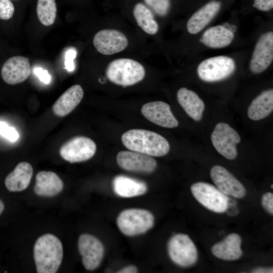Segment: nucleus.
Masks as SVG:
<instances>
[{
  "mask_svg": "<svg viewBox=\"0 0 273 273\" xmlns=\"http://www.w3.org/2000/svg\"><path fill=\"white\" fill-rule=\"evenodd\" d=\"M121 141L129 150L150 156H164L170 149L168 142L163 136L145 129L129 130L122 135Z\"/></svg>",
  "mask_w": 273,
  "mask_h": 273,
  "instance_id": "nucleus-1",
  "label": "nucleus"
},
{
  "mask_svg": "<svg viewBox=\"0 0 273 273\" xmlns=\"http://www.w3.org/2000/svg\"><path fill=\"white\" fill-rule=\"evenodd\" d=\"M63 255L61 241L55 235L44 234L34 246L33 256L38 273H55L58 270Z\"/></svg>",
  "mask_w": 273,
  "mask_h": 273,
  "instance_id": "nucleus-2",
  "label": "nucleus"
},
{
  "mask_svg": "<svg viewBox=\"0 0 273 273\" xmlns=\"http://www.w3.org/2000/svg\"><path fill=\"white\" fill-rule=\"evenodd\" d=\"M144 67L139 62L128 58H119L107 66L106 74L112 82L122 86H129L142 81L145 77Z\"/></svg>",
  "mask_w": 273,
  "mask_h": 273,
  "instance_id": "nucleus-3",
  "label": "nucleus"
},
{
  "mask_svg": "<svg viewBox=\"0 0 273 273\" xmlns=\"http://www.w3.org/2000/svg\"><path fill=\"white\" fill-rule=\"evenodd\" d=\"M116 223L123 234L133 237L143 234L150 230L154 224V216L146 209H126L119 213Z\"/></svg>",
  "mask_w": 273,
  "mask_h": 273,
  "instance_id": "nucleus-4",
  "label": "nucleus"
},
{
  "mask_svg": "<svg viewBox=\"0 0 273 273\" xmlns=\"http://www.w3.org/2000/svg\"><path fill=\"white\" fill-rule=\"evenodd\" d=\"M236 69L234 60L228 56H218L201 62L197 67L200 79L208 82H217L231 76Z\"/></svg>",
  "mask_w": 273,
  "mask_h": 273,
  "instance_id": "nucleus-5",
  "label": "nucleus"
},
{
  "mask_svg": "<svg viewBox=\"0 0 273 273\" xmlns=\"http://www.w3.org/2000/svg\"><path fill=\"white\" fill-rule=\"evenodd\" d=\"M168 253L171 260L181 267L194 265L198 259L197 248L188 235L176 234L169 239Z\"/></svg>",
  "mask_w": 273,
  "mask_h": 273,
  "instance_id": "nucleus-6",
  "label": "nucleus"
},
{
  "mask_svg": "<svg viewBox=\"0 0 273 273\" xmlns=\"http://www.w3.org/2000/svg\"><path fill=\"white\" fill-rule=\"evenodd\" d=\"M191 191L195 199L209 210L223 213L229 208L228 196L212 185L197 182L191 186Z\"/></svg>",
  "mask_w": 273,
  "mask_h": 273,
  "instance_id": "nucleus-7",
  "label": "nucleus"
},
{
  "mask_svg": "<svg viewBox=\"0 0 273 273\" xmlns=\"http://www.w3.org/2000/svg\"><path fill=\"white\" fill-rule=\"evenodd\" d=\"M211 141L216 151L225 158L233 160L238 154L237 145L241 141L238 132L228 123H217L211 134Z\"/></svg>",
  "mask_w": 273,
  "mask_h": 273,
  "instance_id": "nucleus-8",
  "label": "nucleus"
},
{
  "mask_svg": "<svg viewBox=\"0 0 273 273\" xmlns=\"http://www.w3.org/2000/svg\"><path fill=\"white\" fill-rule=\"evenodd\" d=\"M96 149V144L92 139L78 136L65 142L60 148V154L66 161L76 163L92 158Z\"/></svg>",
  "mask_w": 273,
  "mask_h": 273,
  "instance_id": "nucleus-9",
  "label": "nucleus"
},
{
  "mask_svg": "<svg viewBox=\"0 0 273 273\" xmlns=\"http://www.w3.org/2000/svg\"><path fill=\"white\" fill-rule=\"evenodd\" d=\"M78 248L86 269L93 270L100 266L105 250L102 243L97 237L89 234H81L78 240Z\"/></svg>",
  "mask_w": 273,
  "mask_h": 273,
  "instance_id": "nucleus-10",
  "label": "nucleus"
},
{
  "mask_svg": "<svg viewBox=\"0 0 273 273\" xmlns=\"http://www.w3.org/2000/svg\"><path fill=\"white\" fill-rule=\"evenodd\" d=\"M30 72L29 59L20 56L7 58L2 63L0 69L2 80L10 85L23 82L29 77Z\"/></svg>",
  "mask_w": 273,
  "mask_h": 273,
  "instance_id": "nucleus-11",
  "label": "nucleus"
},
{
  "mask_svg": "<svg viewBox=\"0 0 273 273\" xmlns=\"http://www.w3.org/2000/svg\"><path fill=\"white\" fill-rule=\"evenodd\" d=\"M93 44L101 54L111 55L124 50L128 45V40L121 31L106 29L98 31L95 35Z\"/></svg>",
  "mask_w": 273,
  "mask_h": 273,
  "instance_id": "nucleus-12",
  "label": "nucleus"
},
{
  "mask_svg": "<svg viewBox=\"0 0 273 273\" xmlns=\"http://www.w3.org/2000/svg\"><path fill=\"white\" fill-rule=\"evenodd\" d=\"M273 60V32L268 31L261 35L255 46L250 61V70L258 74L265 71Z\"/></svg>",
  "mask_w": 273,
  "mask_h": 273,
  "instance_id": "nucleus-13",
  "label": "nucleus"
},
{
  "mask_svg": "<svg viewBox=\"0 0 273 273\" xmlns=\"http://www.w3.org/2000/svg\"><path fill=\"white\" fill-rule=\"evenodd\" d=\"M122 169L130 172L149 173L155 171L157 162L151 156L135 151H122L116 156Z\"/></svg>",
  "mask_w": 273,
  "mask_h": 273,
  "instance_id": "nucleus-14",
  "label": "nucleus"
},
{
  "mask_svg": "<svg viewBox=\"0 0 273 273\" xmlns=\"http://www.w3.org/2000/svg\"><path fill=\"white\" fill-rule=\"evenodd\" d=\"M210 177L217 188L226 195L241 198L246 195L244 186L223 167L214 165L210 172Z\"/></svg>",
  "mask_w": 273,
  "mask_h": 273,
  "instance_id": "nucleus-15",
  "label": "nucleus"
},
{
  "mask_svg": "<svg viewBox=\"0 0 273 273\" xmlns=\"http://www.w3.org/2000/svg\"><path fill=\"white\" fill-rule=\"evenodd\" d=\"M141 113L148 120L160 126L171 128L178 125L170 106L164 102L147 103L142 107Z\"/></svg>",
  "mask_w": 273,
  "mask_h": 273,
  "instance_id": "nucleus-16",
  "label": "nucleus"
},
{
  "mask_svg": "<svg viewBox=\"0 0 273 273\" xmlns=\"http://www.w3.org/2000/svg\"><path fill=\"white\" fill-rule=\"evenodd\" d=\"M221 3L211 1L194 13L187 23L188 31L192 34H197L204 29L219 12Z\"/></svg>",
  "mask_w": 273,
  "mask_h": 273,
  "instance_id": "nucleus-17",
  "label": "nucleus"
},
{
  "mask_svg": "<svg viewBox=\"0 0 273 273\" xmlns=\"http://www.w3.org/2000/svg\"><path fill=\"white\" fill-rule=\"evenodd\" d=\"M63 187L62 179L56 173L41 171L36 175L34 192L39 196L53 197L59 194Z\"/></svg>",
  "mask_w": 273,
  "mask_h": 273,
  "instance_id": "nucleus-18",
  "label": "nucleus"
},
{
  "mask_svg": "<svg viewBox=\"0 0 273 273\" xmlns=\"http://www.w3.org/2000/svg\"><path fill=\"white\" fill-rule=\"evenodd\" d=\"M241 243L242 239L239 234H230L222 241L214 244L211 248V252L215 257L221 259L237 260L243 254Z\"/></svg>",
  "mask_w": 273,
  "mask_h": 273,
  "instance_id": "nucleus-19",
  "label": "nucleus"
},
{
  "mask_svg": "<svg viewBox=\"0 0 273 273\" xmlns=\"http://www.w3.org/2000/svg\"><path fill=\"white\" fill-rule=\"evenodd\" d=\"M83 97V90L79 84L67 89L56 101L52 107L53 113L57 116L64 117L71 112L80 103Z\"/></svg>",
  "mask_w": 273,
  "mask_h": 273,
  "instance_id": "nucleus-20",
  "label": "nucleus"
},
{
  "mask_svg": "<svg viewBox=\"0 0 273 273\" xmlns=\"http://www.w3.org/2000/svg\"><path fill=\"white\" fill-rule=\"evenodd\" d=\"M112 185L115 194L123 198L143 195L148 190L147 185L144 181L123 175L115 176Z\"/></svg>",
  "mask_w": 273,
  "mask_h": 273,
  "instance_id": "nucleus-21",
  "label": "nucleus"
},
{
  "mask_svg": "<svg viewBox=\"0 0 273 273\" xmlns=\"http://www.w3.org/2000/svg\"><path fill=\"white\" fill-rule=\"evenodd\" d=\"M33 174V168L27 162L18 163L5 179L7 190L12 192H20L29 186Z\"/></svg>",
  "mask_w": 273,
  "mask_h": 273,
  "instance_id": "nucleus-22",
  "label": "nucleus"
},
{
  "mask_svg": "<svg viewBox=\"0 0 273 273\" xmlns=\"http://www.w3.org/2000/svg\"><path fill=\"white\" fill-rule=\"evenodd\" d=\"M177 101L187 114L195 121L201 120L205 105L194 91L181 87L177 93Z\"/></svg>",
  "mask_w": 273,
  "mask_h": 273,
  "instance_id": "nucleus-23",
  "label": "nucleus"
},
{
  "mask_svg": "<svg viewBox=\"0 0 273 273\" xmlns=\"http://www.w3.org/2000/svg\"><path fill=\"white\" fill-rule=\"evenodd\" d=\"M234 38L233 32L223 25H216L207 29L202 35L200 41L208 47L219 49L230 45Z\"/></svg>",
  "mask_w": 273,
  "mask_h": 273,
  "instance_id": "nucleus-24",
  "label": "nucleus"
},
{
  "mask_svg": "<svg viewBox=\"0 0 273 273\" xmlns=\"http://www.w3.org/2000/svg\"><path fill=\"white\" fill-rule=\"evenodd\" d=\"M273 110V89L262 92L251 103L247 115L252 120H259L268 116Z\"/></svg>",
  "mask_w": 273,
  "mask_h": 273,
  "instance_id": "nucleus-25",
  "label": "nucleus"
},
{
  "mask_svg": "<svg viewBox=\"0 0 273 273\" xmlns=\"http://www.w3.org/2000/svg\"><path fill=\"white\" fill-rule=\"evenodd\" d=\"M133 14L138 26L144 31L150 35L157 32L158 24L152 11L144 4H136L133 8Z\"/></svg>",
  "mask_w": 273,
  "mask_h": 273,
  "instance_id": "nucleus-26",
  "label": "nucleus"
},
{
  "mask_svg": "<svg viewBox=\"0 0 273 273\" xmlns=\"http://www.w3.org/2000/svg\"><path fill=\"white\" fill-rule=\"evenodd\" d=\"M36 12L38 18L42 25L46 26L52 25L57 14L55 0H38Z\"/></svg>",
  "mask_w": 273,
  "mask_h": 273,
  "instance_id": "nucleus-27",
  "label": "nucleus"
},
{
  "mask_svg": "<svg viewBox=\"0 0 273 273\" xmlns=\"http://www.w3.org/2000/svg\"><path fill=\"white\" fill-rule=\"evenodd\" d=\"M157 15L164 16L169 12L170 7V0H144Z\"/></svg>",
  "mask_w": 273,
  "mask_h": 273,
  "instance_id": "nucleus-28",
  "label": "nucleus"
},
{
  "mask_svg": "<svg viewBox=\"0 0 273 273\" xmlns=\"http://www.w3.org/2000/svg\"><path fill=\"white\" fill-rule=\"evenodd\" d=\"M15 12V7L11 0H0V20L3 21L10 20Z\"/></svg>",
  "mask_w": 273,
  "mask_h": 273,
  "instance_id": "nucleus-29",
  "label": "nucleus"
},
{
  "mask_svg": "<svg viewBox=\"0 0 273 273\" xmlns=\"http://www.w3.org/2000/svg\"><path fill=\"white\" fill-rule=\"evenodd\" d=\"M0 134L11 142L17 141L19 137L17 130L4 121H0Z\"/></svg>",
  "mask_w": 273,
  "mask_h": 273,
  "instance_id": "nucleus-30",
  "label": "nucleus"
},
{
  "mask_svg": "<svg viewBox=\"0 0 273 273\" xmlns=\"http://www.w3.org/2000/svg\"><path fill=\"white\" fill-rule=\"evenodd\" d=\"M76 56V51L74 49L68 50L65 56V68L69 72H72L74 69V59Z\"/></svg>",
  "mask_w": 273,
  "mask_h": 273,
  "instance_id": "nucleus-31",
  "label": "nucleus"
},
{
  "mask_svg": "<svg viewBox=\"0 0 273 273\" xmlns=\"http://www.w3.org/2000/svg\"><path fill=\"white\" fill-rule=\"evenodd\" d=\"M263 207L270 214H273V194L270 192L265 193L262 197Z\"/></svg>",
  "mask_w": 273,
  "mask_h": 273,
  "instance_id": "nucleus-32",
  "label": "nucleus"
},
{
  "mask_svg": "<svg viewBox=\"0 0 273 273\" xmlns=\"http://www.w3.org/2000/svg\"><path fill=\"white\" fill-rule=\"evenodd\" d=\"M253 6L257 10L267 12L273 8V0H254Z\"/></svg>",
  "mask_w": 273,
  "mask_h": 273,
  "instance_id": "nucleus-33",
  "label": "nucleus"
},
{
  "mask_svg": "<svg viewBox=\"0 0 273 273\" xmlns=\"http://www.w3.org/2000/svg\"><path fill=\"white\" fill-rule=\"evenodd\" d=\"M33 72L39 79L45 84H49L51 81V76L48 71L40 67H35Z\"/></svg>",
  "mask_w": 273,
  "mask_h": 273,
  "instance_id": "nucleus-34",
  "label": "nucleus"
},
{
  "mask_svg": "<svg viewBox=\"0 0 273 273\" xmlns=\"http://www.w3.org/2000/svg\"><path fill=\"white\" fill-rule=\"evenodd\" d=\"M138 272V268L136 266L129 265L119 269L117 272L119 273H136Z\"/></svg>",
  "mask_w": 273,
  "mask_h": 273,
  "instance_id": "nucleus-35",
  "label": "nucleus"
},
{
  "mask_svg": "<svg viewBox=\"0 0 273 273\" xmlns=\"http://www.w3.org/2000/svg\"><path fill=\"white\" fill-rule=\"evenodd\" d=\"M272 267H259L253 270L252 272L255 273H272L273 272Z\"/></svg>",
  "mask_w": 273,
  "mask_h": 273,
  "instance_id": "nucleus-36",
  "label": "nucleus"
},
{
  "mask_svg": "<svg viewBox=\"0 0 273 273\" xmlns=\"http://www.w3.org/2000/svg\"><path fill=\"white\" fill-rule=\"evenodd\" d=\"M225 28L228 29V30H230L232 32L234 33V32L236 31L237 27L234 25H231L229 23H224L222 25Z\"/></svg>",
  "mask_w": 273,
  "mask_h": 273,
  "instance_id": "nucleus-37",
  "label": "nucleus"
},
{
  "mask_svg": "<svg viewBox=\"0 0 273 273\" xmlns=\"http://www.w3.org/2000/svg\"><path fill=\"white\" fill-rule=\"evenodd\" d=\"M5 208V205L2 200L0 199V215L3 213Z\"/></svg>",
  "mask_w": 273,
  "mask_h": 273,
  "instance_id": "nucleus-38",
  "label": "nucleus"
},
{
  "mask_svg": "<svg viewBox=\"0 0 273 273\" xmlns=\"http://www.w3.org/2000/svg\"><path fill=\"white\" fill-rule=\"evenodd\" d=\"M270 187H271V188H272V184L271 185V186H270Z\"/></svg>",
  "mask_w": 273,
  "mask_h": 273,
  "instance_id": "nucleus-39",
  "label": "nucleus"
}]
</instances>
